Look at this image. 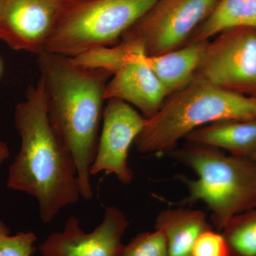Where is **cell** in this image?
I'll return each instance as SVG.
<instances>
[{
	"instance_id": "cell-1",
	"label": "cell",
	"mask_w": 256,
	"mask_h": 256,
	"mask_svg": "<svg viewBox=\"0 0 256 256\" xmlns=\"http://www.w3.org/2000/svg\"><path fill=\"white\" fill-rule=\"evenodd\" d=\"M14 126L21 146L10 165L6 188L34 197L42 222L50 224L82 196L75 160L48 121L41 78L15 107Z\"/></svg>"
},
{
	"instance_id": "cell-2",
	"label": "cell",
	"mask_w": 256,
	"mask_h": 256,
	"mask_svg": "<svg viewBox=\"0 0 256 256\" xmlns=\"http://www.w3.org/2000/svg\"><path fill=\"white\" fill-rule=\"evenodd\" d=\"M37 56L48 121L75 160L80 196L92 200L90 170L98 144L106 88L112 74L80 66L63 55L43 52Z\"/></svg>"
},
{
	"instance_id": "cell-3",
	"label": "cell",
	"mask_w": 256,
	"mask_h": 256,
	"mask_svg": "<svg viewBox=\"0 0 256 256\" xmlns=\"http://www.w3.org/2000/svg\"><path fill=\"white\" fill-rule=\"evenodd\" d=\"M256 119V98L224 90L194 78L166 98L156 116L146 120L134 140L142 153H169L192 131L222 120Z\"/></svg>"
},
{
	"instance_id": "cell-4",
	"label": "cell",
	"mask_w": 256,
	"mask_h": 256,
	"mask_svg": "<svg viewBox=\"0 0 256 256\" xmlns=\"http://www.w3.org/2000/svg\"><path fill=\"white\" fill-rule=\"evenodd\" d=\"M169 154L197 176L195 180L178 176L188 192L180 203L204 202L212 212L210 218L218 232L236 215L256 208V160L190 142Z\"/></svg>"
},
{
	"instance_id": "cell-5",
	"label": "cell",
	"mask_w": 256,
	"mask_h": 256,
	"mask_svg": "<svg viewBox=\"0 0 256 256\" xmlns=\"http://www.w3.org/2000/svg\"><path fill=\"white\" fill-rule=\"evenodd\" d=\"M156 0H62L44 52L75 58L118 44Z\"/></svg>"
},
{
	"instance_id": "cell-6",
	"label": "cell",
	"mask_w": 256,
	"mask_h": 256,
	"mask_svg": "<svg viewBox=\"0 0 256 256\" xmlns=\"http://www.w3.org/2000/svg\"><path fill=\"white\" fill-rule=\"evenodd\" d=\"M220 0H156L122 35L120 42L152 56L178 50Z\"/></svg>"
},
{
	"instance_id": "cell-7",
	"label": "cell",
	"mask_w": 256,
	"mask_h": 256,
	"mask_svg": "<svg viewBox=\"0 0 256 256\" xmlns=\"http://www.w3.org/2000/svg\"><path fill=\"white\" fill-rule=\"evenodd\" d=\"M194 78L256 98V28H230L210 40Z\"/></svg>"
},
{
	"instance_id": "cell-8",
	"label": "cell",
	"mask_w": 256,
	"mask_h": 256,
	"mask_svg": "<svg viewBox=\"0 0 256 256\" xmlns=\"http://www.w3.org/2000/svg\"><path fill=\"white\" fill-rule=\"evenodd\" d=\"M146 121L139 111L127 102L116 99L108 100L90 175L105 172L114 174L124 184L132 182L133 172L128 166V152Z\"/></svg>"
},
{
	"instance_id": "cell-9",
	"label": "cell",
	"mask_w": 256,
	"mask_h": 256,
	"mask_svg": "<svg viewBox=\"0 0 256 256\" xmlns=\"http://www.w3.org/2000/svg\"><path fill=\"white\" fill-rule=\"evenodd\" d=\"M129 222L117 206L108 207L102 222L90 233L70 216L62 232L50 234L38 246L41 256H118Z\"/></svg>"
},
{
	"instance_id": "cell-10",
	"label": "cell",
	"mask_w": 256,
	"mask_h": 256,
	"mask_svg": "<svg viewBox=\"0 0 256 256\" xmlns=\"http://www.w3.org/2000/svg\"><path fill=\"white\" fill-rule=\"evenodd\" d=\"M62 0H0V42L12 50L40 54Z\"/></svg>"
},
{
	"instance_id": "cell-11",
	"label": "cell",
	"mask_w": 256,
	"mask_h": 256,
	"mask_svg": "<svg viewBox=\"0 0 256 256\" xmlns=\"http://www.w3.org/2000/svg\"><path fill=\"white\" fill-rule=\"evenodd\" d=\"M144 56V52H138L112 76L105 98L127 102L148 120L158 114L168 96Z\"/></svg>"
},
{
	"instance_id": "cell-12",
	"label": "cell",
	"mask_w": 256,
	"mask_h": 256,
	"mask_svg": "<svg viewBox=\"0 0 256 256\" xmlns=\"http://www.w3.org/2000/svg\"><path fill=\"white\" fill-rule=\"evenodd\" d=\"M208 41L188 44L162 54L144 56L168 97L180 92L194 78Z\"/></svg>"
},
{
	"instance_id": "cell-13",
	"label": "cell",
	"mask_w": 256,
	"mask_h": 256,
	"mask_svg": "<svg viewBox=\"0 0 256 256\" xmlns=\"http://www.w3.org/2000/svg\"><path fill=\"white\" fill-rule=\"evenodd\" d=\"M184 139L224 150L237 158H252L256 153V119L212 122L197 128Z\"/></svg>"
},
{
	"instance_id": "cell-14",
	"label": "cell",
	"mask_w": 256,
	"mask_h": 256,
	"mask_svg": "<svg viewBox=\"0 0 256 256\" xmlns=\"http://www.w3.org/2000/svg\"><path fill=\"white\" fill-rule=\"evenodd\" d=\"M156 228L164 234L169 256H192L194 246L200 234L212 228L201 210L178 207L160 212Z\"/></svg>"
},
{
	"instance_id": "cell-15",
	"label": "cell",
	"mask_w": 256,
	"mask_h": 256,
	"mask_svg": "<svg viewBox=\"0 0 256 256\" xmlns=\"http://www.w3.org/2000/svg\"><path fill=\"white\" fill-rule=\"evenodd\" d=\"M237 28H256V0H220L185 44L210 41L222 32Z\"/></svg>"
},
{
	"instance_id": "cell-16",
	"label": "cell",
	"mask_w": 256,
	"mask_h": 256,
	"mask_svg": "<svg viewBox=\"0 0 256 256\" xmlns=\"http://www.w3.org/2000/svg\"><path fill=\"white\" fill-rule=\"evenodd\" d=\"M222 232L232 256H256V208L236 215Z\"/></svg>"
},
{
	"instance_id": "cell-17",
	"label": "cell",
	"mask_w": 256,
	"mask_h": 256,
	"mask_svg": "<svg viewBox=\"0 0 256 256\" xmlns=\"http://www.w3.org/2000/svg\"><path fill=\"white\" fill-rule=\"evenodd\" d=\"M140 52H143L140 47L120 42L114 46L94 48L72 58L74 63L80 66L102 69L114 75L133 55Z\"/></svg>"
},
{
	"instance_id": "cell-18",
	"label": "cell",
	"mask_w": 256,
	"mask_h": 256,
	"mask_svg": "<svg viewBox=\"0 0 256 256\" xmlns=\"http://www.w3.org/2000/svg\"><path fill=\"white\" fill-rule=\"evenodd\" d=\"M118 256H169L164 234L156 228L138 234L124 245Z\"/></svg>"
},
{
	"instance_id": "cell-19",
	"label": "cell",
	"mask_w": 256,
	"mask_h": 256,
	"mask_svg": "<svg viewBox=\"0 0 256 256\" xmlns=\"http://www.w3.org/2000/svg\"><path fill=\"white\" fill-rule=\"evenodd\" d=\"M37 240L34 232H18L11 235L10 228L0 220V256H32Z\"/></svg>"
},
{
	"instance_id": "cell-20",
	"label": "cell",
	"mask_w": 256,
	"mask_h": 256,
	"mask_svg": "<svg viewBox=\"0 0 256 256\" xmlns=\"http://www.w3.org/2000/svg\"><path fill=\"white\" fill-rule=\"evenodd\" d=\"M192 256H232L224 234L213 228L200 234L194 246Z\"/></svg>"
},
{
	"instance_id": "cell-21",
	"label": "cell",
	"mask_w": 256,
	"mask_h": 256,
	"mask_svg": "<svg viewBox=\"0 0 256 256\" xmlns=\"http://www.w3.org/2000/svg\"><path fill=\"white\" fill-rule=\"evenodd\" d=\"M10 151L6 143L0 141V166L9 158Z\"/></svg>"
},
{
	"instance_id": "cell-22",
	"label": "cell",
	"mask_w": 256,
	"mask_h": 256,
	"mask_svg": "<svg viewBox=\"0 0 256 256\" xmlns=\"http://www.w3.org/2000/svg\"><path fill=\"white\" fill-rule=\"evenodd\" d=\"M1 73H2V64H1V62H0V75H1Z\"/></svg>"
},
{
	"instance_id": "cell-23",
	"label": "cell",
	"mask_w": 256,
	"mask_h": 256,
	"mask_svg": "<svg viewBox=\"0 0 256 256\" xmlns=\"http://www.w3.org/2000/svg\"><path fill=\"white\" fill-rule=\"evenodd\" d=\"M252 159H254V160H256V153L255 154V156H252Z\"/></svg>"
}]
</instances>
